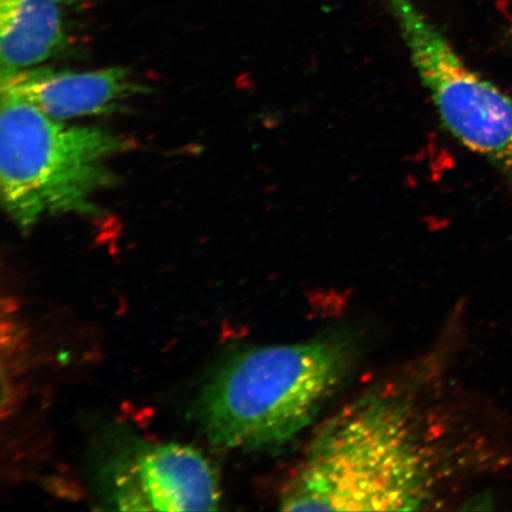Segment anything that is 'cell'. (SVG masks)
I'll return each instance as SVG.
<instances>
[{"label": "cell", "mask_w": 512, "mask_h": 512, "mask_svg": "<svg viewBox=\"0 0 512 512\" xmlns=\"http://www.w3.org/2000/svg\"><path fill=\"white\" fill-rule=\"evenodd\" d=\"M0 95V192L12 222L29 233L46 217L98 216L96 197L119 182L111 160L136 143L104 128L63 124Z\"/></svg>", "instance_id": "cell-3"}, {"label": "cell", "mask_w": 512, "mask_h": 512, "mask_svg": "<svg viewBox=\"0 0 512 512\" xmlns=\"http://www.w3.org/2000/svg\"><path fill=\"white\" fill-rule=\"evenodd\" d=\"M361 354L351 332L246 349L204 384L197 418L211 444L246 452L291 443L350 379Z\"/></svg>", "instance_id": "cell-2"}, {"label": "cell", "mask_w": 512, "mask_h": 512, "mask_svg": "<svg viewBox=\"0 0 512 512\" xmlns=\"http://www.w3.org/2000/svg\"><path fill=\"white\" fill-rule=\"evenodd\" d=\"M79 0H0V76L42 66L68 44Z\"/></svg>", "instance_id": "cell-7"}, {"label": "cell", "mask_w": 512, "mask_h": 512, "mask_svg": "<svg viewBox=\"0 0 512 512\" xmlns=\"http://www.w3.org/2000/svg\"><path fill=\"white\" fill-rule=\"evenodd\" d=\"M409 59L458 143L512 178V99L472 70L412 0H387Z\"/></svg>", "instance_id": "cell-4"}, {"label": "cell", "mask_w": 512, "mask_h": 512, "mask_svg": "<svg viewBox=\"0 0 512 512\" xmlns=\"http://www.w3.org/2000/svg\"><path fill=\"white\" fill-rule=\"evenodd\" d=\"M112 502L123 511L217 510L220 486L208 460L190 446L143 445L113 467Z\"/></svg>", "instance_id": "cell-5"}, {"label": "cell", "mask_w": 512, "mask_h": 512, "mask_svg": "<svg viewBox=\"0 0 512 512\" xmlns=\"http://www.w3.org/2000/svg\"><path fill=\"white\" fill-rule=\"evenodd\" d=\"M151 92L126 67L74 72L38 66L0 76V94L17 96L60 121L123 112L128 101Z\"/></svg>", "instance_id": "cell-6"}, {"label": "cell", "mask_w": 512, "mask_h": 512, "mask_svg": "<svg viewBox=\"0 0 512 512\" xmlns=\"http://www.w3.org/2000/svg\"><path fill=\"white\" fill-rule=\"evenodd\" d=\"M503 456L446 368L426 357L323 422L281 489L280 509H433Z\"/></svg>", "instance_id": "cell-1"}]
</instances>
